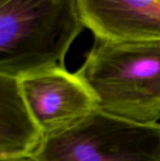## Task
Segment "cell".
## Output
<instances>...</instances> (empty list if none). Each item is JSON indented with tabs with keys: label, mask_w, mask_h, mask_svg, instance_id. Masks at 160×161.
Wrapping results in <instances>:
<instances>
[{
	"label": "cell",
	"mask_w": 160,
	"mask_h": 161,
	"mask_svg": "<svg viewBox=\"0 0 160 161\" xmlns=\"http://www.w3.org/2000/svg\"><path fill=\"white\" fill-rule=\"evenodd\" d=\"M0 161H32L29 158H3L0 157Z\"/></svg>",
	"instance_id": "7"
},
{
	"label": "cell",
	"mask_w": 160,
	"mask_h": 161,
	"mask_svg": "<svg viewBox=\"0 0 160 161\" xmlns=\"http://www.w3.org/2000/svg\"><path fill=\"white\" fill-rule=\"evenodd\" d=\"M95 39L160 42V0H77Z\"/></svg>",
	"instance_id": "5"
},
{
	"label": "cell",
	"mask_w": 160,
	"mask_h": 161,
	"mask_svg": "<svg viewBox=\"0 0 160 161\" xmlns=\"http://www.w3.org/2000/svg\"><path fill=\"white\" fill-rule=\"evenodd\" d=\"M32 161H160V124L127 121L95 109L42 139Z\"/></svg>",
	"instance_id": "3"
},
{
	"label": "cell",
	"mask_w": 160,
	"mask_h": 161,
	"mask_svg": "<svg viewBox=\"0 0 160 161\" xmlns=\"http://www.w3.org/2000/svg\"><path fill=\"white\" fill-rule=\"evenodd\" d=\"M41 139L25 103L20 80L0 75V157L29 158Z\"/></svg>",
	"instance_id": "6"
},
{
	"label": "cell",
	"mask_w": 160,
	"mask_h": 161,
	"mask_svg": "<svg viewBox=\"0 0 160 161\" xmlns=\"http://www.w3.org/2000/svg\"><path fill=\"white\" fill-rule=\"evenodd\" d=\"M75 74L98 109L139 124H159L160 42L95 39Z\"/></svg>",
	"instance_id": "1"
},
{
	"label": "cell",
	"mask_w": 160,
	"mask_h": 161,
	"mask_svg": "<svg viewBox=\"0 0 160 161\" xmlns=\"http://www.w3.org/2000/svg\"><path fill=\"white\" fill-rule=\"evenodd\" d=\"M19 80L25 103L42 136L59 131L98 108L87 85L64 66L45 68Z\"/></svg>",
	"instance_id": "4"
},
{
	"label": "cell",
	"mask_w": 160,
	"mask_h": 161,
	"mask_svg": "<svg viewBox=\"0 0 160 161\" xmlns=\"http://www.w3.org/2000/svg\"><path fill=\"white\" fill-rule=\"evenodd\" d=\"M84 27L77 0H0V75L21 79L64 66Z\"/></svg>",
	"instance_id": "2"
}]
</instances>
